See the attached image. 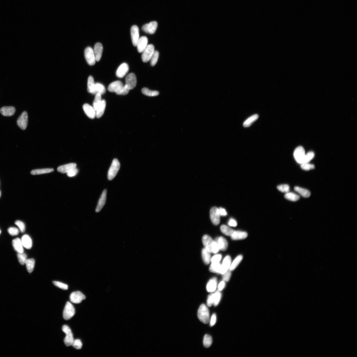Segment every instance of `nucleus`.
I'll use <instances>...</instances> for the list:
<instances>
[{"instance_id": "f257e3e1", "label": "nucleus", "mask_w": 357, "mask_h": 357, "mask_svg": "<svg viewBox=\"0 0 357 357\" xmlns=\"http://www.w3.org/2000/svg\"><path fill=\"white\" fill-rule=\"evenodd\" d=\"M202 241L204 248L211 253H216L220 250L217 242L209 236L204 235L203 237Z\"/></svg>"}, {"instance_id": "f03ea898", "label": "nucleus", "mask_w": 357, "mask_h": 357, "mask_svg": "<svg viewBox=\"0 0 357 357\" xmlns=\"http://www.w3.org/2000/svg\"><path fill=\"white\" fill-rule=\"evenodd\" d=\"M198 318L203 323L206 324L209 322L210 316L209 310L204 304L200 306L198 312Z\"/></svg>"}, {"instance_id": "7ed1b4c3", "label": "nucleus", "mask_w": 357, "mask_h": 357, "mask_svg": "<svg viewBox=\"0 0 357 357\" xmlns=\"http://www.w3.org/2000/svg\"><path fill=\"white\" fill-rule=\"evenodd\" d=\"M121 164L118 159H114L108 171V178L110 181L112 180L118 174L120 168Z\"/></svg>"}, {"instance_id": "20e7f679", "label": "nucleus", "mask_w": 357, "mask_h": 357, "mask_svg": "<svg viewBox=\"0 0 357 357\" xmlns=\"http://www.w3.org/2000/svg\"><path fill=\"white\" fill-rule=\"evenodd\" d=\"M75 310L73 305L71 302H68L64 308L63 313L64 318L65 320H68L75 315Z\"/></svg>"}, {"instance_id": "39448f33", "label": "nucleus", "mask_w": 357, "mask_h": 357, "mask_svg": "<svg viewBox=\"0 0 357 357\" xmlns=\"http://www.w3.org/2000/svg\"><path fill=\"white\" fill-rule=\"evenodd\" d=\"M62 330L66 334V336L64 340V343L67 347H69L72 345L74 341L73 334L69 327L67 325H64L63 326Z\"/></svg>"}, {"instance_id": "423d86ee", "label": "nucleus", "mask_w": 357, "mask_h": 357, "mask_svg": "<svg viewBox=\"0 0 357 357\" xmlns=\"http://www.w3.org/2000/svg\"><path fill=\"white\" fill-rule=\"evenodd\" d=\"M155 51V47L152 44L147 46L146 48L142 53V61L147 63L150 60L153 54Z\"/></svg>"}, {"instance_id": "0eeeda50", "label": "nucleus", "mask_w": 357, "mask_h": 357, "mask_svg": "<svg viewBox=\"0 0 357 357\" xmlns=\"http://www.w3.org/2000/svg\"><path fill=\"white\" fill-rule=\"evenodd\" d=\"M84 55L88 64L93 65L95 64L96 60L93 49L90 47H87L85 49Z\"/></svg>"}, {"instance_id": "6e6552de", "label": "nucleus", "mask_w": 357, "mask_h": 357, "mask_svg": "<svg viewBox=\"0 0 357 357\" xmlns=\"http://www.w3.org/2000/svg\"><path fill=\"white\" fill-rule=\"evenodd\" d=\"M125 86L129 90L133 89L136 87L137 78L135 74L131 73L127 76L125 79Z\"/></svg>"}, {"instance_id": "1a4fd4ad", "label": "nucleus", "mask_w": 357, "mask_h": 357, "mask_svg": "<svg viewBox=\"0 0 357 357\" xmlns=\"http://www.w3.org/2000/svg\"><path fill=\"white\" fill-rule=\"evenodd\" d=\"M28 117L27 112L24 111L19 117L17 121V124L19 127L23 130L26 129L28 123Z\"/></svg>"}, {"instance_id": "9d476101", "label": "nucleus", "mask_w": 357, "mask_h": 357, "mask_svg": "<svg viewBox=\"0 0 357 357\" xmlns=\"http://www.w3.org/2000/svg\"><path fill=\"white\" fill-rule=\"evenodd\" d=\"M85 299V296L79 291H76L71 293L70 296L71 301L75 304L80 303L83 300H84Z\"/></svg>"}, {"instance_id": "9b49d317", "label": "nucleus", "mask_w": 357, "mask_h": 357, "mask_svg": "<svg viewBox=\"0 0 357 357\" xmlns=\"http://www.w3.org/2000/svg\"><path fill=\"white\" fill-rule=\"evenodd\" d=\"M210 218L212 223L215 225H218L220 222V215L218 208L216 207H212L210 210Z\"/></svg>"}, {"instance_id": "f8f14e48", "label": "nucleus", "mask_w": 357, "mask_h": 357, "mask_svg": "<svg viewBox=\"0 0 357 357\" xmlns=\"http://www.w3.org/2000/svg\"><path fill=\"white\" fill-rule=\"evenodd\" d=\"M305 155V150L302 146L297 148L294 152V156L295 160L298 163L301 164Z\"/></svg>"}, {"instance_id": "ddd939ff", "label": "nucleus", "mask_w": 357, "mask_h": 357, "mask_svg": "<svg viewBox=\"0 0 357 357\" xmlns=\"http://www.w3.org/2000/svg\"><path fill=\"white\" fill-rule=\"evenodd\" d=\"M158 25V23L156 21L151 22L149 23L144 25L142 29L145 33L153 34L155 33Z\"/></svg>"}, {"instance_id": "4468645a", "label": "nucleus", "mask_w": 357, "mask_h": 357, "mask_svg": "<svg viewBox=\"0 0 357 357\" xmlns=\"http://www.w3.org/2000/svg\"><path fill=\"white\" fill-rule=\"evenodd\" d=\"M129 67L126 63H124L119 67L116 71V76L119 78H123L128 73Z\"/></svg>"}, {"instance_id": "2eb2a0df", "label": "nucleus", "mask_w": 357, "mask_h": 357, "mask_svg": "<svg viewBox=\"0 0 357 357\" xmlns=\"http://www.w3.org/2000/svg\"><path fill=\"white\" fill-rule=\"evenodd\" d=\"M148 43V39L147 37L143 36L139 38L137 43V49L140 53H142L147 47Z\"/></svg>"}, {"instance_id": "dca6fc26", "label": "nucleus", "mask_w": 357, "mask_h": 357, "mask_svg": "<svg viewBox=\"0 0 357 357\" xmlns=\"http://www.w3.org/2000/svg\"><path fill=\"white\" fill-rule=\"evenodd\" d=\"M131 35L133 45L134 47H136L139 37V29L137 26L134 25L131 27Z\"/></svg>"}, {"instance_id": "f3484780", "label": "nucleus", "mask_w": 357, "mask_h": 357, "mask_svg": "<svg viewBox=\"0 0 357 357\" xmlns=\"http://www.w3.org/2000/svg\"><path fill=\"white\" fill-rule=\"evenodd\" d=\"M83 108L87 116L91 119H94L96 117V112L93 107L87 104L83 105Z\"/></svg>"}, {"instance_id": "a211bd4d", "label": "nucleus", "mask_w": 357, "mask_h": 357, "mask_svg": "<svg viewBox=\"0 0 357 357\" xmlns=\"http://www.w3.org/2000/svg\"><path fill=\"white\" fill-rule=\"evenodd\" d=\"M107 190L105 189L103 192L100 198L96 209V212H99L104 207L106 201Z\"/></svg>"}, {"instance_id": "6ab92c4d", "label": "nucleus", "mask_w": 357, "mask_h": 357, "mask_svg": "<svg viewBox=\"0 0 357 357\" xmlns=\"http://www.w3.org/2000/svg\"><path fill=\"white\" fill-rule=\"evenodd\" d=\"M231 263V258L229 256H227L224 258L222 265L220 273L224 275L228 271Z\"/></svg>"}, {"instance_id": "aec40b11", "label": "nucleus", "mask_w": 357, "mask_h": 357, "mask_svg": "<svg viewBox=\"0 0 357 357\" xmlns=\"http://www.w3.org/2000/svg\"><path fill=\"white\" fill-rule=\"evenodd\" d=\"M122 82L120 81H114L108 86V89L111 92H116L124 86Z\"/></svg>"}, {"instance_id": "412c9836", "label": "nucleus", "mask_w": 357, "mask_h": 357, "mask_svg": "<svg viewBox=\"0 0 357 357\" xmlns=\"http://www.w3.org/2000/svg\"><path fill=\"white\" fill-rule=\"evenodd\" d=\"M94 51L95 54L96 61L99 62L100 60L103 51V47L100 43H97L94 46Z\"/></svg>"}, {"instance_id": "4be33fe9", "label": "nucleus", "mask_w": 357, "mask_h": 357, "mask_svg": "<svg viewBox=\"0 0 357 357\" xmlns=\"http://www.w3.org/2000/svg\"><path fill=\"white\" fill-rule=\"evenodd\" d=\"M218 244L219 249L225 251L227 249L228 247V242L227 240L221 236L216 239L215 241Z\"/></svg>"}, {"instance_id": "5701e85b", "label": "nucleus", "mask_w": 357, "mask_h": 357, "mask_svg": "<svg viewBox=\"0 0 357 357\" xmlns=\"http://www.w3.org/2000/svg\"><path fill=\"white\" fill-rule=\"evenodd\" d=\"M76 164L75 163H70L60 166L57 168L59 172L62 173H67L71 169L76 168Z\"/></svg>"}, {"instance_id": "b1692460", "label": "nucleus", "mask_w": 357, "mask_h": 357, "mask_svg": "<svg viewBox=\"0 0 357 357\" xmlns=\"http://www.w3.org/2000/svg\"><path fill=\"white\" fill-rule=\"evenodd\" d=\"M16 109L13 107H4L1 108L0 112L3 116H12L15 113Z\"/></svg>"}, {"instance_id": "393cba45", "label": "nucleus", "mask_w": 357, "mask_h": 357, "mask_svg": "<svg viewBox=\"0 0 357 357\" xmlns=\"http://www.w3.org/2000/svg\"><path fill=\"white\" fill-rule=\"evenodd\" d=\"M217 281L216 278L211 279L208 281L206 286V289L207 292L209 293H213L215 291L217 287Z\"/></svg>"}, {"instance_id": "a878e982", "label": "nucleus", "mask_w": 357, "mask_h": 357, "mask_svg": "<svg viewBox=\"0 0 357 357\" xmlns=\"http://www.w3.org/2000/svg\"><path fill=\"white\" fill-rule=\"evenodd\" d=\"M21 242L23 246L27 249H30L32 246V241L30 236L27 235L22 237Z\"/></svg>"}, {"instance_id": "bb28decb", "label": "nucleus", "mask_w": 357, "mask_h": 357, "mask_svg": "<svg viewBox=\"0 0 357 357\" xmlns=\"http://www.w3.org/2000/svg\"><path fill=\"white\" fill-rule=\"evenodd\" d=\"M12 244L14 249L18 253L24 252L23 245L21 240L19 238H17L13 240Z\"/></svg>"}, {"instance_id": "cd10ccee", "label": "nucleus", "mask_w": 357, "mask_h": 357, "mask_svg": "<svg viewBox=\"0 0 357 357\" xmlns=\"http://www.w3.org/2000/svg\"><path fill=\"white\" fill-rule=\"evenodd\" d=\"M248 236L247 233L240 231H235L231 236V238L234 240L243 239L246 238Z\"/></svg>"}, {"instance_id": "c85d7f7f", "label": "nucleus", "mask_w": 357, "mask_h": 357, "mask_svg": "<svg viewBox=\"0 0 357 357\" xmlns=\"http://www.w3.org/2000/svg\"><path fill=\"white\" fill-rule=\"evenodd\" d=\"M106 102L105 100H102L100 104L96 111V117L97 118H100L103 115L105 107H106Z\"/></svg>"}, {"instance_id": "c756f323", "label": "nucleus", "mask_w": 357, "mask_h": 357, "mask_svg": "<svg viewBox=\"0 0 357 357\" xmlns=\"http://www.w3.org/2000/svg\"><path fill=\"white\" fill-rule=\"evenodd\" d=\"M53 168H44V169H36L31 171V173L32 175H39L41 174L50 173L53 172Z\"/></svg>"}, {"instance_id": "7c9ffc66", "label": "nucleus", "mask_w": 357, "mask_h": 357, "mask_svg": "<svg viewBox=\"0 0 357 357\" xmlns=\"http://www.w3.org/2000/svg\"><path fill=\"white\" fill-rule=\"evenodd\" d=\"M211 253L205 248H204L202 250V256L203 260L205 264H209L211 262Z\"/></svg>"}, {"instance_id": "2f4dec72", "label": "nucleus", "mask_w": 357, "mask_h": 357, "mask_svg": "<svg viewBox=\"0 0 357 357\" xmlns=\"http://www.w3.org/2000/svg\"><path fill=\"white\" fill-rule=\"evenodd\" d=\"M95 85L94 79L92 76H90L88 78L87 84V90L89 93L94 94L95 93Z\"/></svg>"}, {"instance_id": "473e14b6", "label": "nucleus", "mask_w": 357, "mask_h": 357, "mask_svg": "<svg viewBox=\"0 0 357 357\" xmlns=\"http://www.w3.org/2000/svg\"><path fill=\"white\" fill-rule=\"evenodd\" d=\"M294 190L296 192L299 193L300 195L305 198H308V197L310 196L311 195L310 191L307 189H305V188L298 187H296L294 188Z\"/></svg>"}, {"instance_id": "72a5a7b5", "label": "nucleus", "mask_w": 357, "mask_h": 357, "mask_svg": "<svg viewBox=\"0 0 357 357\" xmlns=\"http://www.w3.org/2000/svg\"><path fill=\"white\" fill-rule=\"evenodd\" d=\"M259 118V116L257 114L253 115L247 119L244 122V126L245 127H249Z\"/></svg>"}, {"instance_id": "f704fd0d", "label": "nucleus", "mask_w": 357, "mask_h": 357, "mask_svg": "<svg viewBox=\"0 0 357 357\" xmlns=\"http://www.w3.org/2000/svg\"><path fill=\"white\" fill-rule=\"evenodd\" d=\"M35 260L33 259H27L25 262L28 272L31 273L33 272L35 266Z\"/></svg>"}, {"instance_id": "c9c22d12", "label": "nucleus", "mask_w": 357, "mask_h": 357, "mask_svg": "<svg viewBox=\"0 0 357 357\" xmlns=\"http://www.w3.org/2000/svg\"><path fill=\"white\" fill-rule=\"evenodd\" d=\"M243 256L239 255L236 257L232 264H231L229 270L230 271H233L235 270L242 260Z\"/></svg>"}, {"instance_id": "e433bc0d", "label": "nucleus", "mask_w": 357, "mask_h": 357, "mask_svg": "<svg viewBox=\"0 0 357 357\" xmlns=\"http://www.w3.org/2000/svg\"><path fill=\"white\" fill-rule=\"evenodd\" d=\"M221 269V265L220 262H212L209 268L211 272L220 273Z\"/></svg>"}, {"instance_id": "4c0bfd02", "label": "nucleus", "mask_w": 357, "mask_h": 357, "mask_svg": "<svg viewBox=\"0 0 357 357\" xmlns=\"http://www.w3.org/2000/svg\"><path fill=\"white\" fill-rule=\"evenodd\" d=\"M284 197L286 199L292 201H297L300 198V196L297 194L289 192L286 193Z\"/></svg>"}, {"instance_id": "58836bf2", "label": "nucleus", "mask_w": 357, "mask_h": 357, "mask_svg": "<svg viewBox=\"0 0 357 357\" xmlns=\"http://www.w3.org/2000/svg\"><path fill=\"white\" fill-rule=\"evenodd\" d=\"M95 93L94 94L99 93L102 95L104 94L105 92V88L103 85L99 83H97L95 84Z\"/></svg>"}, {"instance_id": "ea45409f", "label": "nucleus", "mask_w": 357, "mask_h": 357, "mask_svg": "<svg viewBox=\"0 0 357 357\" xmlns=\"http://www.w3.org/2000/svg\"><path fill=\"white\" fill-rule=\"evenodd\" d=\"M142 92L145 95L151 97L156 96L158 95L159 94V92L158 91L151 90L145 87L143 88L142 89Z\"/></svg>"}, {"instance_id": "a19ab883", "label": "nucleus", "mask_w": 357, "mask_h": 357, "mask_svg": "<svg viewBox=\"0 0 357 357\" xmlns=\"http://www.w3.org/2000/svg\"><path fill=\"white\" fill-rule=\"evenodd\" d=\"M220 230L222 232L224 235L227 236H231L235 231L232 228L228 227L226 225H222L220 227Z\"/></svg>"}, {"instance_id": "79ce46f5", "label": "nucleus", "mask_w": 357, "mask_h": 357, "mask_svg": "<svg viewBox=\"0 0 357 357\" xmlns=\"http://www.w3.org/2000/svg\"><path fill=\"white\" fill-rule=\"evenodd\" d=\"M102 100L101 95L99 93L97 94L93 103V107L96 112Z\"/></svg>"}, {"instance_id": "37998d69", "label": "nucleus", "mask_w": 357, "mask_h": 357, "mask_svg": "<svg viewBox=\"0 0 357 357\" xmlns=\"http://www.w3.org/2000/svg\"><path fill=\"white\" fill-rule=\"evenodd\" d=\"M314 156L315 154L313 152H310L308 153L306 155H305L301 164L309 162L314 158Z\"/></svg>"}, {"instance_id": "c03bdc74", "label": "nucleus", "mask_w": 357, "mask_h": 357, "mask_svg": "<svg viewBox=\"0 0 357 357\" xmlns=\"http://www.w3.org/2000/svg\"><path fill=\"white\" fill-rule=\"evenodd\" d=\"M222 297V294L219 291H216L215 293H214V303L213 305L214 306H216L217 305L221 300Z\"/></svg>"}, {"instance_id": "a18cd8bd", "label": "nucleus", "mask_w": 357, "mask_h": 357, "mask_svg": "<svg viewBox=\"0 0 357 357\" xmlns=\"http://www.w3.org/2000/svg\"><path fill=\"white\" fill-rule=\"evenodd\" d=\"M212 343V339L209 335H206L204 338L203 343L204 346L206 348L210 347Z\"/></svg>"}, {"instance_id": "49530a36", "label": "nucleus", "mask_w": 357, "mask_h": 357, "mask_svg": "<svg viewBox=\"0 0 357 357\" xmlns=\"http://www.w3.org/2000/svg\"><path fill=\"white\" fill-rule=\"evenodd\" d=\"M159 53L158 51H155L150 60L151 64L152 66H154L158 62L159 57Z\"/></svg>"}, {"instance_id": "de8ad7c7", "label": "nucleus", "mask_w": 357, "mask_h": 357, "mask_svg": "<svg viewBox=\"0 0 357 357\" xmlns=\"http://www.w3.org/2000/svg\"><path fill=\"white\" fill-rule=\"evenodd\" d=\"M17 257L20 264L22 265H25L27 260V255L23 253H18Z\"/></svg>"}, {"instance_id": "09e8293b", "label": "nucleus", "mask_w": 357, "mask_h": 357, "mask_svg": "<svg viewBox=\"0 0 357 357\" xmlns=\"http://www.w3.org/2000/svg\"><path fill=\"white\" fill-rule=\"evenodd\" d=\"M277 188L282 193H285L289 192L290 187L289 185L286 184L281 185H278Z\"/></svg>"}, {"instance_id": "8fccbe9b", "label": "nucleus", "mask_w": 357, "mask_h": 357, "mask_svg": "<svg viewBox=\"0 0 357 357\" xmlns=\"http://www.w3.org/2000/svg\"><path fill=\"white\" fill-rule=\"evenodd\" d=\"M301 167L302 169L306 171L313 169L315 168V165L308 164V163L302 164Z\"/></svg>"}, {"instance_id": "3c124183", "label": "nucleus", "mask_w": 357, "mask_h": 357, "mask_svg": "<svg viewBox=\"0 0 357 357\" xmlns=\"http://www.w3.org/2000/svg\"><path fill=\"white\" fill-rule=\"evenodd\" d=\"M53 284L55 286L63 290H66L68 289V285L63 283L57 281H53Z\"/></svg>"}, {"instance_id": "603ef678", "label": "nucleus", "mask_w": 357, "mask_h": 357, "mask_svg": "<svg viewBox=\"0 0 357 357\" xmlns=\"http://www.w3.org/2000/svg\"><path fill=\"white\" fill-rule=\"evenodd\" d=\"M72 346L76 348L77 350H79L81 349L82 344L81 340L79 339H76L74 340L72 345Z\"/></svg>"}, {"instance_id": "864d4df0", "label": "nucleus", "mask_w": 357, "mask_h": 357, "mask_svg": "<svg viewBox=\"0 0 357 357\" xmlns=\"http://www.w3.org/2000/svg\"><path fill=\"white\" fill-rule=\"evenodd\" d=\"M129 90L127 87L124 85L118 92H116V93L119 95H126L129 93Z\"/></svg>"}, {"instance_id": "5fc2aeb1", "label": "nucleus", "mask_w": 357, "mask_h": 357, "mask_svg": "<svg viewBox=\"0 0 357 357\" xmlns=\"http://www.w3.org/2000/svg\"><path fill=\"white\" fill-rule=\"evenodd\" d=\"M15 224L19 227L21 232L24 233L25 230V225L23 222L19 220L16 221Z\"/></svg>"}, {"instance_id": "6e6d98bb", "label": "nucleus", "mask_w": 357, "mask_h": 357, "mask_svg": "<svg viewBox=\"0 0 357 357\" xmlns=\"http://www.w3.org/2000/svg\"><path fill=\"white\" fill-rule=\"evenodd\" d=\"M8 231L10 235L12 236L17 235L19 233V231L17 228L14 227L10 228Z\"/></svg>"}, {"instance_id": "4d7b16f0", "label": "nucleus", "mask_w": 357, "mask_h": 357, "mask_svg": "<svg viewBox=\"0 0 357 357\" xmlns=\"http://www.w3.org/2000/svg\"><path fill=\"white\" fill-rule=\"evenodd\" d=\"M214 293H211L208 296L207 300V304L208 307H210L214 303Z\"/></svg>"}, {"instance_id": "13d9d810", "label": "nucleus", "mask_w": 357, "mask_h": 357, "mask_svg": "<svg viewBox=\"0 0 357 357\" xmlns=\"http://www.w3.org/2000/svg\"><path fill=\"white\" fill-rule=\"evenodd\" d=\"M79 171L76 168L71 169L67 173V175L69 177H73L76 176L78 173Z\"/></svg>"}, {"instance_id": "bf43d9fd", "label": "nucleus", "mask_w": 357, "mask_h": 357, "mask_svg": "<svg viewBox=\"0 0 357 357\" xmlns=\"http://www.w3.org/2000/svg\"><path fill=\"white\" fill-rule=\"evenodd\" d=\"M222 258V256L220 254H216L211 259V262H220Z\"/></svg>"}, {"instance_id": "052dcab7", "label": "nucleus", "mask_w": 357, "mask_h": 357, "mask_svg": "<svg viewBox=\"0 0 357 357\" xmlns=\"http://www.w3.org/2000/svg\"><path fill=\"white\" fill-rule=\"evenodd\" d=\"M231 276V273L230 271H228L224 274L222 279L225 282H228L229 281Z\"/></svg>"}, {"instance_id": "680f3d73", "label": "nucleus", "mask_w": 357, "mask_h": 357, "mask_svg": "<svg viewBox=\"0 0 357 357\" xmlns=\"http://www.w3.org/2000/svg\"><path fill=\"white\" fill-rule=\"evenodd\" d=\"M216 315L215 313H214L211 318L210 321V325L211 326H213L216 324Z\"/></svg>"}, {"instance_id": "e2e57ef3", "label": "nucleus", "mask_w": 357, "mask_h": 357, "mask_svg": "<svg viewBox=\"0 0 357 357\" xmlns=\"http://www.w3.org/2000/svg\"><path fill=\"white\" fill-rule=\"evenodd\" d=\"M219 212L220 215L221 216H225L227 215V213L226 210L224 208L222 207H220L218 208Z\"/></svg>"}, {"instance_id": "0e129e2a", "label": "nucleus", "mask_w": 357, "mask_h": 357, "mask_svg": "<svg viewBox=\"0 0 357 357\" xmlns=\"http://www.w3.org/2000/svg\"><path fill=\"white\" fill-rule=\"evenodd\" d=\"M228 225L231 227H236L237 226V223L235 219L231 218L228 221Z\"/></svg>"}, {"instance_id": "69168bd1", "label": "nucleus", "mask_w": 357, "mask_h": 357, "mask_svg": "<svg viewBox=\"0 0 357 357\" xmlns=\"http://www.w3.org/2000/svg\"><path fill=\"white\" fill-rule=\"evenodd\" d=\"M225 283L224 281H222L220 282L218 285V291H220L223 290L225 286Z\"/></svg>"}, {"instance_id": "338daca9", "label": "nucleus", "mask_w": 357, "mask_h": 357, "mask_svg": "<svg viewBox=\"0 0 357 357\" xmlns=\"http://www.w3.org/2000/svg\"><path fill=\"white\" fill-rule=\"evenodd\" d=\"M1 191H0V197H1Z\"/></svg>"}, {"instance_id": "774afa93", "label": "nucleus", "mask_w": 357, "mask_h": 357, "mask_svg": "<svg viewBox=\"0 0 357 357\" xmlns=\"http://www.w3.org/2000/svg\"><path fill=\"white\" fill-rule=\"evenodd\" d=\"M1 230H0V234H1Z\"/></svg>"}]
</instances>
